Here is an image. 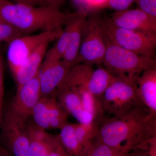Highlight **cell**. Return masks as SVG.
I'll use <instances>...</instances> for the list:
<instances>
[{
	"label": "cell",
	"instance_id": "obj_36",
	"mask_svg": "<svg viewBox=\"0 0 156 156\" xmlns=\"http://www.w3.org/2000/svg\"><path fill=\"white\" fill-rule=\"evenodd\" d=\"M0 156H9V152L4 148L0 142Z\"/></svg>",
	"mask_w": 156,
	"mask_h": 156
},
{
	"label": "cell",
	"instance_id": "obj_12",
	"mask_svg": "<svg viewBox=\"0 0 156 156\" xmlns=\"http://www.w3.org/2000/svg\"><path fill=\"white\" fill-rule=\"evenodd\" d=\"M89 13L76 11L67 23L69 28V37L67 49L62 61L71 68L77 64L84 23Z\"/></svg>",
	"mask_w": 156,
	"mask_h": 156
},
{
	"label": "cell",
	"instance_id": "obj_6",
	"mask_svg": "<svg viewBox=\"0 0 156 156\" xmlns=\"http://www.w3.org/2000/svg\"><path fill=\"white\" fill-rule=\"evenodd\" d=\"M103 21V17L96 11L88 14L83 29L77 64L93 65L103 63L106 50Z\"/></svg>",
	"mask_w": 156,
	"mask_h": 156
},
{
	"label": "cell",
	"instance_id": "obj_19",
	"mask_svg": "<svg viewBox=\"0 0 156 156\" xmlns=\"http://www.w3.org/2000/svg\"><path fill=\"white\" fill-rule=\"evenodd\" d=\"M63 31L56 43L49 50H47L41 67L53 64L62 60L67 49L69 37V28L66 23Z\"/></svg>",
	"mask_w": 156,
	"mask_h": 156
},
{
	"label": "cell",
	"instance_id": "obj_21",
	"mask_svg": "<svg viewBox=\"0 0 156 156\" xmlns=\"http://www.w3.org/2000/svg\"><path fill=\"white\" fill-rule=\"evenodd\" d=\"M98 127V125L95 123L75 124L76 134L83 149L84 154L97 137Z\"/></svg>",
	"mask_w": 156,
	"mask_h": 156
},
{
	"label": "cell",
	"instance_id": "obj_35",
	"mask_svg": "<svg viewBox=\"0 0 156 156\" xmlns=\"http://www.w3.org/2000/svg\"><path fill=\"white\" fill-rule=\"evenodd\" d=\"M126 156H146L145 154L139 151H134L132 153L130 152Z\"/></svg>",
	"mask_w": 156,
	"mask_h": 156
},
{
	"label": "cell",
	"instance_id": "obj_32",
	"mask_svg": "<svg viewBox=\"0 0 156 156\" xmlns=\"http://www.w3.org/2000/svg\"><path fill=\"white\" fill-rule=\"evenodd\" d=\"M65 0H40L41 6H48L59 9L63 5Z\"/></svg>",
	"mask_w": 156,
	"mask_h": 156
},
{
	"label": "cell",
	"instance_id": "obj_3",
	"mask_svg": "<svg viewBox=\"0 0 156 156\" xmlns=\"http://www.w3.org/2000/svg\"><path fill=\"white\" fill-rule=\"evenodd\" d=\"M106 50L103 63L105 69L114 76L136 81V78L144 72L156 69L154 58L138 55L106 40Z\"/></svg>",
	"mask_w": 156,
	"mask_h": 156
},
{
	"label": "cell",
	"instance_id": "obj_2",
	"mask_svg": "<svg viewBox=\"0 0 156 156\" xmlns=\"http://www.w3.org/2000/svg\"><path fill=\"white\" fill-rule=\"evenodd\" d=\"M74 13H65L51 6H34L0 0V20L13 26L24 35L62 27Z\"/></svg>",
	"mask_w": 156,
	"mask_h": 156
},
{
	"label": "cell",
	"instance_id": "obj_8",
	"mask_svg": "<svg viewBox=\"0 0 156 156\" xmlns=\"http://www.w3.org/2000/svg\"><path fill=\"white\" fill-rule=\"evenodd\" d=\"M60 27L54 30L41 32L34 35L18 37L9 44L8 64L13 75L29 56L40 46L56 41L63 33Z\"/></svg>",
	"mask_w": 156,
	"mask_h": 156
},
{
	"label": "cell",
	"instance_id": "obj_26",
	"mask_svg": "<svg viewBox=\"0 0 156 156\" xmlns=\"http://www.w3.org/2000/svg\"><path fill=\"white\" fill-rule=\"evenodd\" d=\"M29 139V156H48L50 140L47 142Z\"/></svg>",
	"mask_w": 156,
	"mask_h": 156
},
{
	"label": "cell",
	"instance_id": "obj_22",
	"mask_svg": "<svg viewBox=\"0 0 156 156\" xmlns=\"http://www.w3.org/2000/svg\"><path fill=\"white\" fill-rule=\"evenodd\" d=\"M48 97H42L32 112L34 123L45 130L50 129L48 110Z\"/></svg>",
	"mask_w": 156,
	"mask_h": 156
},
{
	"label": "cell",
	"instance_id": "obj_33",
	"mask_svg": "<svg viewBox=\"0 0 156 156\" xmlns=\"http://www.w3.org/2000/svg\"><path fill=\"white\" fill-rule=\"evenodd\" d=\"M19 3L34 6H41L40 0H19Z\"/></svg>",
	"mask_w": 156,
	"mask_h": 156
},
{
	"label": "cell",
	"instance_id": "obj_14",
	"mask_svg": "<svg viewBox=\"0 0 156 156\" xmlns=\"http://www.w3.org/2000/svg\"><path fill=\"white\" fill-rule=\"evenodd\" d=\"M54 96L68 115H72L79 123H95L92 115L84 109L80 96L75 90L65 87L59 88Z\"/></svg>",
	"mask_w": 156,
	"mask_h": 156
},
{
	"label": "cell",
	"instance_id": "obj_10",
	"mask_svg": "<svg viewBox=\"0 0 156 156\" xmlns=\"http://www.w3.org/2000/svg\"><path fill=\"white\" fill-rule=\"evenodd\" d=\"M40 73L31 80L17 89L9 108L19 119L24 122L31 116L33 110L42 98Z\"/></svg>",
	"mask_w": 156,
	"mask_h": 156
},
{
	"label": "cell",
	"instance_id": "obj_9",
	"mask_svg": "<svg viewBox=\"0 0 156 156\" xmlns=\"http://www.w3.org/2000/svg\"><path fill=\"white\" fill-rule=\"evenodd\" d=\"M25 123L19 119L9 108L2 115L0 122L2 137L13 156H29L30 139Z\"/></svg>",
	"mask_w": 156,
	"mask_h": 156
},
{
	"label": "cell",
	"instance_id": "obj_18",
	"mask_svg": "<svg viewBox=\"0 0 156 156\" xmlns=\"http://www.w3.org/2000/svg\"><path fill=\"white\" fill-rule=\"evenodd\" d=\"M69 89H72L76 92L80 96L84 109L92 115L95 122L98 125H99L105 118L100 99L83 88Z\"/></svg>",
	"mask_w": 156,
	"mask_h": 156
},
{
	"label": "cell",
	"instance_id": "obj_20",
	"mask_svg": "<svg viewBox=\"0 0 156 156\" xmlns=\"http://www.w3.org/2000/svg\"><path fill=\"white\" fill-rule=\"evenodd\" d=\"M48 106L50 129H61L67 122L68 114L55 96L48 97Z\"/></svg>",
	"mask_w": 156,
	"mask_h": 156
},
{
	"label": "cell",
	"instance_id": "obj_16",
	"mask_svg": "<svg viewBox=\"0 0 156 156\" xmlns=\"http://www.w3.org/2000/svg\"><path fill=\"white\" fill-rule=\"evenodd\" d=\"M49 44L40 46L26 59L17 69L13 76L14 77L17 89L31 80L38 74Z\"/></svg>",
	"mask_w": 156,
	"mask_h": 156
},
{
	"label": "cell",
	"instance_id": "obj_7",
	"mask_svg": "<svg viewBox=\"0 0 156 156\" xmlns=\"http://www.w3.org/2000/svg\"><path fill=\"white\" fill-rule=\"evenodd\" d=\"M92 66L80 63L73 66L59 88H83L100 99L115 77L106 69H94Z\"/></svg>",
	"mask_w": 156,
	"mask_h": 156
},
{
	"label": "cell",
	"instance_id": "obj_27",
	"mask_svg": "<svg viewBox=\"0 0 156 156\" xmlns=\"http://www.w3.org/2000/svg\"><path fill=\"white\" fill-rule=\"evenodd\" d=\"M49 146L48 156H69L62 144L58 135L52 134Z\"/></svg>",
	"mask_w": 156,
	"mask_h": 156
},
{
	"label": "cell",
	"instance_id": "obj_5",
	"mask_svg": "<svg viewBox=\"0 0 156 156\" xmlns=\"http://www.w3.org/2000/svg\"><path fill=\"white\" fill-rule=\"evenodd\" d=\"M103 26L105 39L108 41L138 55L154 58L156 34L121 28L108 17H104Z\"/></svg>",
	"mask_w": 156,
	"mask_h": 156
},
{
	"label": "cell",
	"instance_id": "obj_11",
	"mask_svg": "<svg viewBox=\"0 0 156 156\" xmlns=\"http://www.w3.org/2000/svg\"><path fill=\"white\" fill-rule=\"evenodd\" d=\"M110 19L121 28L156 34V18L138 8L116 11Z\"/></svg>",
	"mask_w": 156,
	"mask_h": 156
},
{
	"label": "cell",
	"instance_id": "obj_4",
	"mask_svg": "<svg viewBox=\"0 0 156 156\" xmlns=\"http://www.w3.org/2000/svg\"><path fill=\"white\" fill-rule=\"evenodd\" d=\"M100 100L105 118L122 116L136 108L145 107L140 99L136 81L115 77Z\"/></svg>",
	"mask_w": 156,
	"mask_h": 156
},
{
	"label": "cell",
	"instance_id": "obj_15",
	"mask_svg": "<svg viewBox=\"0 0 156 156\" xmlns=\"http://www.w3.org/2000/svg\"><path fill=\"white\" fill-rule=\"evenodd\" d=\"M138 95L150 114L156 116V69L143 72L136 80Z\"/></svg>",
	"mask_w": 156,
	"mask_h": 156
},
{
	"label": "cell",
	"instance_id": "obj_31",
	"mask_svg": "<svg viewBox=\"0 0 156 156\" xmlns=\"http://www.w3.org/2000/svg\"><path fill=\"white\" fill-rule=\"evenodd\" d=\"M3 57L1 52L0 43V122L3 113V98L4 95V68Z\"/></svg>",
	"mask_w": 156,
	"mask_h": 156
},
{
	"label": "cell",
	"instance_id": "obj_17",
	"mask_svg": "<svg viewBox=\"0 0 156 156\" xmlns=\"http://www.w3.org/2000/svg\"><path fill=\"white\" fill-rule=\"evenodd\" d=\"M60 130L58 138L69 156H83L84 151L76 134L75 124L66 122Z\"/></svg>",
	"mask_w": 156,
	"mask_h": 156
},
{
	"label": "cell",
	"instance_id": "obj_38",
	"mask_svg": "<svg viewBox=\"0 0 156 156\" xmlns=\"http://www.w3.org/2000/svg\"><path fill=\"white\" fill-rule=\"evenodd\" d=\"M40 3H41V2H40Z\"/></svg>",
	"mask_w": 156,
	"mask_h": 156
},
{
	"label": "cell",
	"instance_id": "obj_28",
	"mask_svg": "<svg viewBox=\"0 0 156 156\" xmlns=\"http://www.w3.org/2000/svg\"><path fill=\"white\" fill-rule=\"evenodd\" d=\"M108 0H83L81 11L90 13L105 9Z\"/></svg>",
	"mask_w": 156,
	"mask_h": 156
},
{
	"label": "cell",
	"instance_id": "obj_23",
	"mask_svg": "<svg viewBox=\"0 0 156 156\" xmlns=\"http://www.w3.org/2000/svg\"><path fill=\"white\" fill-rule=\"evenodd\" d=\"M84 156H122L116 151L96 138Z\"/></svg>",
	"mask_w": 156,
	"mask_h": 156
},
{
	"label": "cell",
	"instance_id": "obj_37",
	"mask_svg": "<svg viewBox=\"0 0 156 156\" xmlns=\"http://www.w3.org/2000/svg\"><path fill=\"white\" fill-rule=\"evenodd\" d=\"M9 1L19 3V0H9Z\"/></svg>",
	"mask_w": 156,
	"mask_h": 156
},
{
	"label": "cell",
	"instance_id": "obj_24",
	"mask_svg": "<svg viewBox=\"0 0 156 156\" xmlns=\"http://www.w3.org/2000/svg\"><path fill=\"white\" fill-rule=\"evenodd\" d=\"M24 35L22 32L8 23L0 20V43H11L18 37Z\"/></svg>",
	"mask_w": 156,
	"mask_h": 156
},
{
	"label": "cell",
	"instance_id": "obj_1",
	"mask_svg": "<svg viewBox=\"0 0 156 156\" xmlns=\"http://www.w3.org/2000/svg\"><path fill=\"white\" fill-rule=\"evenodd\" d=\"M156 119L145 107L122 116L106 118L98 125L96 138L121 156H126L156 136Z\"/></svg>",
	"mask_w": 156,
	"mask_h": 156
},
{
	"label": "cell",
	"instance_id": "obj_34",
	"mask_svg": "<svg viewBox=\"0 0 156 156\" xmlns=\"http://www.w3.org/2000/svg\"><path fill=\"white\" fill-rule=\"evenodd\" d=\"M74 5L78 9L77 11H81L83 0H72Z\"/></svg>",
	"mask_w": 156,
	"mask_h": 156
},
{
	"label": "cell",
	"instance_id": "obj_25",
	"mask_svg": "<svg viewBox=\"0 0 156 156\" xmlns=\"http://www.w3.org/2000/svg\"><path fill=\"white\" fill-rule=\"evenodd\" d=\"M25 128L30 139L48 142L52 136V134L48 133L46 130L37 126L34 123L29 122L28 121L25 123Z\"/></svg>",
	"mask_w": 156,
	"mask_h": 156
},
{
	"label": "cell",
	"instance_id": "obj_29",
	"mask_svg": "<svg viewBox=\"0 0 156 156\" xmlns=\"http://www.w3.org/2000/svg\"><path fill=\"white\" fill-rule=\"evenodd\" d=\"M138 9L156 18V0H135Z\"/></svg>",
	"mask_w": 156,
	"mask_h": 156
},
{
	"label": "cell",
	"instance_id": "obj_30",
	"mask_svg": "<svg viewBox=\"0 0 156 156\" xmlns=\"http://www.w3.org/2000/svg\"><path fill=\"white\" fill-rule=\"evenodd\" d=\"M135 0H108L106 8L113 9L116 11H124L128 9Z\"/></svg>",
	"mask_w": 156,
	"mask_h": 156
},
{
	"label": "cell",
	"instance_id": "obj_13",
	"mask_svg": "<svg viewBox=\"0 0 156 156\" xmlns=\"http://www.w3.org/2000/svg\"><path fill=\"white\" fill-rule=\"evenodd\" d=\"M70 69L62 60L41 68L40 83L42 97L54 96L65 80Z\"/></svg>",
	"mask_w": 156,
	"mask_h": 156
}]
</instances>
